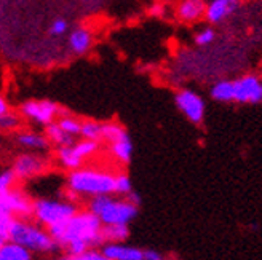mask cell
<instances>
[{
  "mask_svg": "<svg viewBox=\"0 0 262 260\" xmlns=\"http://www.w3.org/2000/svg\"><path fill=\"white\" fill-rule=\"evenodd\" d=\"M50 235L56 240L59 248H66L69 243L82 241L90 248H98L104 244L102 238V222L90 209L77 211L66 222L51 225L47 228Z\"/></svg>",
  "mask_w": 262,
  "mask_h": 260,
  "instance_id": "6da1fadb",
  "label": "cell"
},
{
  "mask_svg": "<svg viewBox=\"0 0 262 260\" xmlns=\"http://www.w3.org/2000/svg\"><path fill=\"white\" fill-rule=\"evenodd\" d=\"M68 190L78 198H93L98 195H112L115 190V174L95 168H78L68 174Z\"/></svg>",
  "mask_w": 262,
  "mask_h": 260,
  "instance_id": "7a4b0ae2",
  "label": "cell"
},
{
  "mask_svg": "<svg viewBox=\"0 0 262 260\" xmlns=\"http://www.w3.org/2000/svg\"><path fill=\"white\" fill-rule=\"evenodd\" d=\"M10 240L23 244L32 254L50 255L55 254L59 248L56 240L50 235V231L43 225L32 224L28 219H13L10 225Z\"/></svg>",
  "mask_w": 262,
  "mask_h": 260,
  "instance_id": "3957f363",
  "label": "cell"
},
{
  "mask_svg": "<svg viewBox=\"0 0 262 260\" xmlns=\"http://www.w3.org/2000/svg\"><path fill=\"white\" fill-rule=\"evenodd\" d=\"M88 209L96 214L102 225L107 224H129L138 216V206L128 201L125 197L112 195H98L90 198Z\"/></svg>",
  "mask_w": 262,
  "mask_h": 260,
  "instance_id": "277c9868",
  "label": "cell"
},
{
  "mask_svg": "<svg viewBox=\"0 0 262 260\" xmlns=\"http://www.w3.org/2000/svg\"><path fill=\"white\" fill-rule=\"evenodd\" d=\"M78 211L77 203L69 200H48L40 198L34 201L32 217L37 224L43 225L45 228L66 222Z\"/></svg>",
  "mask_w": 262,
  "mask_h": 260,
  "instance_id": "5b68a950",
  "label": "cell"
},
{
  "mask_svg": "<svg viewBox=\"0 0 262 260\" xmlns=\"http://www.w3.org/2000/svg\"><path fill=\"white\" fill-rule=\"evenodd\" d=\"M64 113V110L53 101H28L21 106V115L37 125L47 126L48 123L55 122L58 115Z\"/></svg>",
  "mask_w": 262,
  "mask_h": 260,
  "instance_id": "8992f818",
  "label": "cell"
},
{
  "mask_svg": "<svg viewBox=\"0 0 262 260\" xmlns=\"http://www.w3.org/2000/svg\"><path fill=\"white\" fill-rule=\"evenodd\" d=\"M0 209L7 211L13 217L28 219L32 217L34 201L19 188H11L5 193H0Z\"/></svg>",
  "mask_w": 262,
  "mask_h": 260,
  "instance_id": "52a82bcc",
  "label": "cell"
},
{
  "mask_svg": "<svg viewBox=\"0 0 262 260\" xmlns=\"http://www.w3.org/2000/svg\"><path fill=\"white\" fill-rule=\"evenodd\" d=\"M174 102L189 122L202 125L205 120V101L192 89H179L174 94Z\"/></svg>",
  "mask_w": 262,
  "mask_h": 260,
  "instance_id": "ba28073f",
  "label": "cell"
},
{
  "mask_svg": "<svg viewBox=\"0 0 262 260\" xmlns=\"http://www.w3.org/2000/svg\"><path fill=\"white\" fill-rule=\"evenodd\" d=\"M235 101L238 104H259L262 102V80L257 75L248 74L233 82Z\"/></svg>",
  "mask_w": 262,
  "mask_h": 260,
  "instance_id": "9c48e42d",
  "label": "cell"
},
{
  "mask_svg": "<svg viewBox=\"0 0 262 260\" xmlns=\"http://www.w3.org/2000/svg\"><path fill=\"white\" fill-rule=\"evenodd\" d=\"M48 170V163L43 157L37 153H21L13 161V171L18 180H28L43 174Z\"/></svg>",
  "mask_w": 262,
  "mask_h": 260,
  "instance_id": "30bf717a",
  "label": "cell"
},
{
  "mask_svg": "<svg viewBox=\"0 0 262 260\" xmlns=\"http://www.w3.org/2000/svg\"><path fill=\"white\" fill-rule=\"evenodd\" d=\"M102 254L106 260H144V251L122 243H104Z\"/></svg>",
  "mask_w": 262,
  "mask_h": 260,
  "instance_id": "8fae6325",
  "label": "cell"
},
{
  "mask_svg": "<svg viewBox=\"0 0 262 260\" xmlns=\"http://www.w3.org/2000/svg\"><path fill=\"white\" fill-rule=\"evenodd\" d=\"M238 5H240L238 0H213L211 4L206 5L205 18L211 24L222 22L230 15H233Z\"/></svg>",
  "mask_w": 262,
  "mask_h": 260,
  "instance_id": "7c38bea8",
  "label": "cell"
},
{
  "mask_svg": "<svg viewBox=\"0 0 262 260\" xmlns=\"http://www.w3.org/2000/svg\"><path fill=\"white\" fill-rule=\"evenodd\" d=\"M206 5L203 0H181L176 7V16L182 22H195L205 16Z\"/></svg>",
  "mask_w": 262,
  "mask_h": 260,
  "instance_id": "4fadbf2b",
  "label": "cell"
},
{
  "mask_svg": "<svg viewBox=\"0 0 262 260\" xmlns=\"http://www.w3.org/2000/svg\"><path fill=\"white\" fill-rule=\"evenodd\" d=\"M91 46H93V32L88 28L80 26L69 34V48L75 55H85Z\"/></svg>",
  "mask_w": 262,
  "mask_h": 260,
  "instance_id": "5bb4252c",
  "label": "cell"
},
{
  "mask_svg": "<svg viewBox=\"0 0 262 260\" xmlns=\"http://www.w3.org/2000/svg\"><path fill=\"white\" fill-rule=\"evenodd\" d=\"M109 146H111L112 157L119 163L128 164L131 161V157H133V142H131V137L128 133L122 134L119 139L112 140Z\"/></svg>",
  "mask_w": 262,
  "mask_h": 260,
  "instance_id": "9a60e30c",
  "label": "cell"
},
{
  "mask_svg": "<svg viewBox=\"0 0 262 260\" xmlns=\"http://www.w3.org/2000/svg\"><path fill=\"white\" fill-rule=\"evenodd\" d=\"M16 142H18V146H21L23 149H28L32 152H43L50 146V140L47 139V136H42V134L34 133V131L18 133Z\"/></svg>",
  "mask_w": 262,
  "mask_h": 260,
  "instance_id": "2e32d148",
  "label": "cell"
},
{
  "mask_svg": "<svg viewBox=\"0 0 262 260\" xmlns=\"http://www.w3.org/2000/svg\"><path fill=\"white\" fill-rule=\"evenodd\" d=\"M56 158L59 161V164L64 168V170L68 171H72V170H78V168L83 166V158L80 155L77 153V150L74 149V144L72 146H62V147H58V152H56Z\"/></svg>",
  "mask_w": 262,
  "mask_h": 260,
  "instance_id": "e0dca14e",
  "label": "cell"
},
{
  "mask_svg": "<svg viewBox=\"0 0 262 260\" xmlns=\"http://www.w3.org/2000/svg\"><path fill=\"white\" fill-rule=\"evenodd\" d=\"M32 252L16 241H7L0 248V260H31Z\"/></svg>",
  "mask_w": 262,
  "mask_h": 260,
  "instance_id": "ac0fdd59",
  "label": "cell"
},
{
  "mask_svg": "<svg viewBox=\"0 0 262 260\" xmlns=\"http://www.w3.org/2000/svg\"><path fill=\"white\" fill-rule=\"evenodd\" d=\"M45 136L50 140V144H55L58 147L72 146L75 142V137L66 133L64 129L58 125V122H51L45 126Z\"/></svg>",
  "mask_w": 262,
  "mask_h": 260,
  "instance_id": "d6986e66",
  "label": "cell"
},
{
  "mask_svg": "<svg viewBox=\"0 0 262 260\" xmlns=\"http://www.w3.org/2000/svg\"><path fill=\"white\" fill-rule=\"evenodd\" d=\"M129 237L128 224H107L102 225L104 243H125Z\"/></svg>",
  "mask_w": 262,
  "mask_h": 260,
  "instance_id": "ffe728a7",
  "label": "cell"
},
{
  "mask_svg": "<svg viewBox=\"0 0 262 260\" xmlns=\"http://www.w3.org/2000/svg\"><path fill=\"white\" fill-rule=\"evenodd\" d=\"M211 98L217 102H233L235 101V86L230 80H221L213 85Z\"/></svg>",
  "mask_w": 262,
  "mask_h": 260,
  "instance_id": "44dd1931",
  "label": "cell"
},
{
  "mask_svg": "<svg viewBox=\"0 0 262 260\" xmlns=\"http://www.w3.org/2000/svg\"><path fill=\"white\" fill-rule=\"evenodd\" d=\"M19 126H21V115L10 110L0 115V131L2 133L18 131Z\"/></svg>",
  "mask_w": 262,
  "mask_h": 260,
  "instance_id": "7402d4cb",
  "label": "cell"
},
{
  "mask_svg": "<svg viewBox=\"0 0 262 260\" xmlns=\"http://www.w3.org/2000/svg\"><path fill=\"white\" fill-rule=\"evenodd\" d=\"M74 149L83 160H88L93 155H96V152L99 150V140L82 139L80 142H74Z\"/></svg>",
  "mask_w": 262,
  "mask_h": 260,
  "instance_id": "603a6c76",
  "label": "cell"
},
{
  "mask_svg": "<svg viewBox=\"0 0 262 260\" xmlns=\"http://www.w3.org/2000/svg\"><path fill=\"white\" fill-rule=\"evenodd\" d=\"M80 136L83 139H91V140H99L101 142L102 123H98V122H93V120H85V122H82Z\"/></svg>",
  "mask_w": 262,
  "mask_h": 260,
  "instance_id": "cb8c5ba5",
  "label": "cell"
},
{
  "mask_svg": "<svg viewBox=\"0 0 262 260\" xmlns=\"http://www.w3.org/2000/svg\"><path fill=\"white\" fill-rule=\"evenodd\" d=\"M126 133V129L120 125V123H115V122H109V123H102V136H101V140H106V142H111L119 139L122 134Z\"/></svg>",
  "mask_w": 262,
  "mask_h": 260,
  "instance_id": "d4e9b609",
  "label": "cell"
},
{
  "mask_svg": "<svg viewBox=\"0 0 262 260\" xmlns=\"http://www.w3.org/2000/svg\"><path fill=\"white\" fill-rule=\"evenodd\" d=\"M133 190V184H131V179L126 173H117L115 174V190L114 195H119V197H126V195Z\"/></svg>",
  "mask_w": 262,
  "mask_h": 260,
  "instance_id": "484cf974",
  "label": "cell"
},
{
  "mask_svg": "<svg viewBox=\"0 0 262 260\" xmlns=\"http://www.w3.org/2000/svg\"><path fill=\"white\" fill-rule=\"evenodd\" d=\"M58 125L64 129L66 133L77 137L80 136V126H82V122H78L77 119H74V116H61V119L58 120Z\"/></svg>",
  "mask_w": 262,
  "mask_h": 260,
  "instance_id": "4316f807",
  "label": "cell"
},
{
  "mask_svg": "<svg viewBox=\"0 0 262 260\" xmlns=\"http://www.w3.org/2000/svg\"><path fill=\"white\" fill-rule=\"evenodd\" d=\"M18 177L13 170H5L0 173V193H5L11 188L16 187Z\"/></svg>",
  "mask_w": 262,
  "mask_h": 260,
  "instance_id": "83f0119b",
  "label": "cell"
},
{
  "mask_svg": "<svg viewBox=\"0 0 262 260\" xmlns=\"http://www.w3.org/2000/svg\"><path fill=\"white\" fill-rule=\"evenodd\" d=\"M214 38H216V32H214L213 29L206 28V29L200 31L199 34L195 35V43H196V45H200V46H206V45H209V43H213V42H214Z\"/></svg>",
  "mask_w": 262,
  "mask_h": 260,
  "instance_id": "f1b7e54d",
  "label": "cell"
},
{
  "mask_svg": "<svg viewBox=\"0 0 262 260\" xmlns=\"http://www.w3.org/2000/svg\"><path fill=\"white\" fill-rule=\"evenodd\" d=\"M68 29H69V22L66 21V19H55L53 22H51V26H50V34L51 35H55V37H61V35H64L66 32H68Z\"/></svg>",
  "mask_w": 262,
  "mask_h": 260,
  "instance_id": "f546056e",
  "label": "cell"
},
{
  "mask_svg": "<svg viewBox=\"0 0 262 260\" xmlns=\"http://www.w3.org/2000/svg\"><path fill=\"white\" fill-rule=\"evenodd\" d=\"M75 260H106L102 251L96 249V248H88L83 254L77 255Z\"/></svg>",
  "mask_w": 262,
  "mask_h": 260,
  "instance_id": "4dcf8cb0",
  "label": "cell"
},
{
  "mask_svg": "<svg viewBox=\"0 0 262 260\" xmlns=\"http://www.w3.org/2000/svg\"><path fill=\"white\" fill-rule=\"evenodd\" d=\"M10 225L11 224L0 222V248H2L7 241H10Z\"/></svg>",
  "mask_w": 262,
  "mask_h": 260,
  "instance_id": "1f68e13d",
  "label": "cell"
},
{
  "mask_svg": "<svg viewBox=\"0 0 262 260\" xmlns=\"http://www.w3.org/2000/svg\"><path fill=\"white\" fill-rule=\"evenodd\" d=\"M163 255L159 251H154V249H146L144 251V260H162Z\"/></svg>",
  "mask_w": 262,
  "mask_h": 260,
  "instance_id": "d6a6232c",
  "label": "cell"
},
{
  "mask_svg": "<svg viewBox=\"0 0 262 260\" xmlns=\"http://www.w3.org/2000/svg\"><path fill=\"white\" fill-rule=\"evenodd\" d=\"M128 201H131V203H133V204H136V206H139L141 204V198H139V195L135 192V190H131L128 195H126V197H125Z\"/></svg>",
  "mask_w": 262,
  "mask_h": 260,
  "instance_id": "836d02e7",
  "label": "cell"
},
{
  "mask_svg": "<svg viewBox=\"0 0 262 260\" xmlns=\"http://www.w3.org/2000/svg\"><path fill=\"white\" fill-rule=\"evenodd\" d=\"M165 13V8H163V5H160V4H155L152 8H150V15H154V16H162Z\"/></svg>",
  "mask_w": 262,
  "mask_h": 260,
  "instance_id": "e575fe53",
  "label": "cell"
},
{
  "mask_svg": "<svg viewBox=\"0 0 262 260\" xmlns=\"http://www.w3.org/2000/svg\"><path fill=\"white\" fill-rule=\"evenodd\" d=\"M10 109H8V102H7V99L4 98V96H0V115L2 113H5V112H8Z\"/></svg>",
  "mask_w": 262,
  "mask_h": 260,
  "instance_id": "d590c367",
  "label": "cell"
}]
</instances>
